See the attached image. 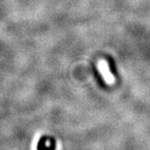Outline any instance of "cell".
I'll return each instance as SVG.
<instances>
[{
	"instance_id": "1",
	"label": "cell",
	"mask_w": 150,
	"mask_h": 150,
	"mask_svg": "<svg viewBox=\"0 0 150 150\" xmlns=\"http://www.w3.org/2000/svg\"><path fill=\"white\" fill-rule=\"evenodd\" d=\"M98 66H99V69L102 71L103 75V77L105 78L106 81H108V83H112V78L111 77L110 73H109V71L108 69L107 64H106L104 62H101V63L98 64Z\"/></svg>"
},
{
	"instance_id": "2",
	"label": "cell",
	"mask_w": 150,
	"mask_h": 150,
	"mask_svg": "<svg viewBox=\"0 0 150 150\" xmlns=\"http://www.w3.org/2000/svg\"><path fill=\"white\" fill-rule=\"evenodd\" d=\"M48 139V137L47 136H43L39 141L38 143V147L37 149L38 150H46L47 149V146H46V142L47 140Z\"/></svg>"
},
{
	"instance_id": "3",
	"label": "cell",
	"mask_w": 150,
	"mask_h": 150,
	"mask_svg": "<svg viewBox=\"0 0 150 150\" xmlns=\"http://www.w3.org/2000/svg\"><path fill=\"white\" fill-rule=\"evenodd\" d=\"M50 141V145L47 147L46 150H55L56 149V141L54 138H49Z\"/></svg>"
}]
</instances>
